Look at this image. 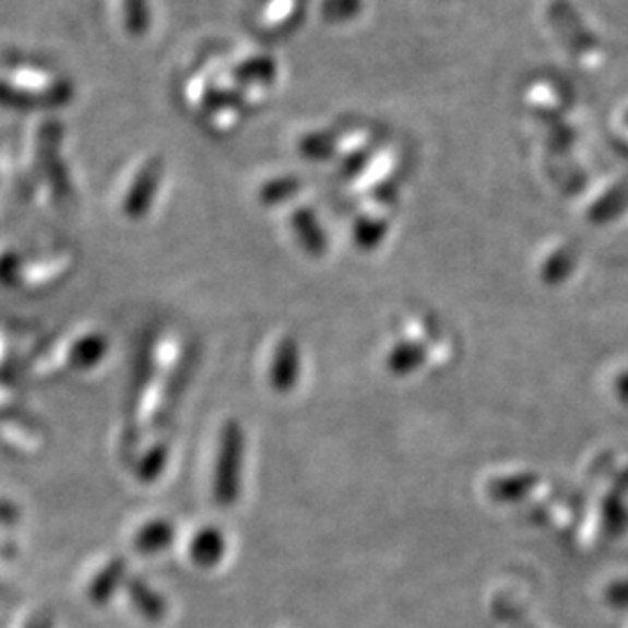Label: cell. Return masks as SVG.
<instances>
[{
    "mask_svg": "<svg viewBox=\"0 0 628 628\" xmlns=\"http://www.w3.org/2000/svg\"><path fill=\"white\" fill-rule=\"evenodd\" d=\"M298 378H300V349L294 339H282L272 359L270 382L277 392H291Z\"/></svg>",
    "mask_w": 628,
    "mask_h": 628,
    "instance_id": "obj_2",
    "label": "cell"
},
{
    "mask_svg": "<svg viewBox=\"0 0 628 628\" xmlns=\"http://www.w3.org/2000/svg\"><path fill=\"white\" fill-rule=\"evenodd\" d=\"M225 549L227 547H225L223 533L215 526H204L192 538L190 555H192L197 566L213 567L221 561V557L225 555Z\"/></svg>",
    "mask_w": 628,
    "mask_h": 628,
    "instance_id": "obj_3",
    "label": "cell"
},
{
    "mask_svg": "<svg viewBox=\"0 0 628 628\" xmlns=\"http://www.w3.org/2000/svg\"><path fill=\"white\" fill-rule=\"evenodd\" d=\"M241 472H244V430L237 420H229L225 423L218 437L215 479H213L216 505L233 506L237 502L241 491Z\"/></svg>",
    "mask_w": 628,
    "mask_h": 628,
    "instance_id": "obj_1",
    "label": "cell"
},
{
    "mask_svg": "<svg viewBox=\"0 0 628 628\" xmlns=\"http://www.w3.org/2000/svg\"><path fill=\"white\" fill-rule=\"evenodd\" d=\"M23 258L16 251H7L0 256V284L2 286H16L21 282Z\"/></svg>",
    "mask_w": 628,
    "mask_h": 628,
    "instance_id": "obj_9",
    "label": "cell"
},
{
    "mask_svg": "<svg viewBox=\"0 0 628 628\" xmlns=\"http://www.w3.org/2000/svg\"><path fill=\"white\" fill-rule=\"evenodd\" d=\"M168 460V447L166 445H155L154 449L139 463V477L143 482H154L159 472L164 470Z\"/></svg>",
    "mask_w": 628,
    "mask_h": 628,
    "instance_id": "obj_8",
    "label": "cell"
},
{
    "mask_svg": "<svg viewBox=\"0 0 628 628\" xmlns=\"http://www.w3.org/2000/svg\"><path fill=\"white\" fill-rule=\"evenodd\" d=\"M425 362H427L425 345L418 341H411V339L396 343L386 359L388 369L396 376H408V374L420 368Z\"/></svg>",
    "mask_w": 628,
    "mask_h": 628,
    "instance_id": "obj_4",
    "label": "cell"
},
{
    "mask_svg": "<svg viewBox=\"0 0 628 628\" xmlns=\"http://www.w3.org/2000/svg\"><path fill=\"white\" fill-rule=\"evenodd\" d=\"M535 486V479L531 475H512L498 479L490 486V494L498 502H517L522 498V494L531 490Z\"/></svg>",
    "mask_w": 628,
    "mask_h": 628,
    "instance_id": "obj_7",
    "label": "cell"
},
{
    "mask_svg": "<svg viewBox=\"0 0 628 628\" xmlns=\"http://www.w3.org/2000/svg\"><path fill=\"white\" fill-rule=\"evenodd\" d=\"M19 521V510L15 505L0 500V524H15Z\"/></svg>",
    "mask_w": 628,
    "mask_h": 628,
    "instance_id": "obj_10",
    "label": "cell"
},
{
    "mask_svg": "<svg viewBox=\"0 0 628 628\" xmlns=\"http://www.w3.org/2000/svg\"><path fill=\"white\" fill-rule=\"evenodd\" d=\"M174 535H176V531H174L171 522H147L135 536V547L141 553L162 552V549L169 547V543L174 541Z\"/></svg>",
    "mask_w": 628,
    "mask_h": 628,
    "instance_id": "obj_6",
    "label": "cell"
},
{
    "mask_svg": "<svg viewBox=\"0 0 628 628\" xmlns=\"http://www.w3.org/2000/svg\"><path fill=\"white\" fill-rule=\"evenodd\" d=\"M107 337L100 333H91L86 337L78 339L68 357L72 368L91 369L107 355Z\"/></svg>",
    "mask_w": 628,
    "mask_h": 628,
    "instance_id": "obj_5",
    "label": "cell"
}]
</instances>
